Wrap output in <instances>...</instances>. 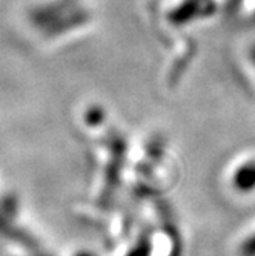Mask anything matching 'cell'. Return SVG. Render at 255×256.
<instances>
[{
    "mask_svg": "<svg viewBox=\"0 0 255 256\" xmlns=\"http://www.w3.org/2000/svg\"><path fill=\"white\" fill-rule=\"evenodd\" d=\"M232 182L238 192H252L255 189V161H247L244 164H241L235 170Z\"/></svg>",
    "mask_w": 255,
    "mask_h": 256,
    "instance_id": "6da1fadb",
    "label": "cell"
},
{
    "mask_svg": "<svg viewBox=\"0 0 255 256\" xmlns=\"http://www.w3.org/2000/svg\"><path fill=\"white\" fill-rule=\"evenodd\" d=\"M241 256H255V235L249 236L240 248Z\"/></svg>",
    "mask_w": 255,
    "mask_h": 256,
    "instance_id": "7a4b0ae2",
    "label": "cell"
},
{
    "mask_svg": "<svg viewBox=\"0 0 255 256\" xmlns=\"http://www.w3.org/2000/svg\"><path fill=\"white\" fill-rule=\"evenodd\" d=\"M250 62L253 63V66H255V46L250 50Z\"/></svg>",
    "mask_w": 255,
    "mask_h": 256,
    "instance_id": "3957f363",
    "label": "cell"
}]
</instances>
